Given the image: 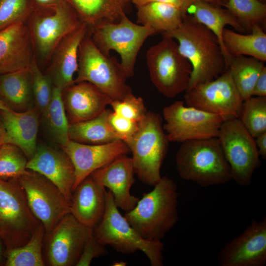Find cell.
<instances>
[{
    "instance_id": "816d5d0a",
    "label": "cell",
    "mask_w": 266,
    "mask_h": 266,
    "mask_svg": "<svg viewBox=\"0 0 266 266\" xmlns=\"http://www.w3.org/2000/svg\"><path fill=\"white\" fill-rule=\"evenodd\" d=\"M259 0L264 3H266V0Z\"/></svg>"
},
{
    "instance_id": "4dcf8cb0",
    "label": "cell",
    "mask_w": 266,
    "mask_h": 266,
    "mask_svg": "<svg viewBox=\"0 0 266 266\" xmlns=\"http://www.w3.org/2000/svg\"><path fill=\"white\" fill-rule=\"evenodd\" d=\"M40 115V121L49 139L61 147L66 145L70 140L69 123L62 100L61 89L53 86L50 102Z\"/></svg>"
},
{
    "instance_id": "484cf974",
    "label": "cell",
    "mask_w": 266,
    "mask_h": 266,
    "mask_svg": "<svg viewBox=\"0 0 266 266\" xmlns=\"http://www.w3.org/2000/svg\"><path fill=\"white\" fill-rule=\"evenodd\" d=\"M212 3L198 1L191 4L187 9L195 21L208 28L218 38L227 66L232 57L226 51L222 36L225 26L230 25L241 33L246 32L235 17L226 8Z\"/></svg>"
},
{
    "instance_id": "277c9868",
    "label": "cell",
    "mask_w": 266,
    "mask_h": 266,
    "mask_svg": "<svg viewBox=\"0 0 266 266\" xmlns=\"http://www.w3.org/2000/svg\"><path fill=\"white\" fill-rule=\"evenodd\" d=\"M130 153L135 174L144 184L154 186L161 179V168L169 141L160 114L147 111L135 133L124 141Z\"/></svg>"
},
{
    "instance_id": "f907efd6",
    "label": "cell",
    "mask_w": 266,
    "mask_h": 266,
    "mask_svg": "<svg viewBox=\"0 0 266 266\" xmlns=\"http://www.w3.org/2000/svg\"><path fill=\"white\" fill-rule=\"evenodd\" d=\"M113 266H126V263L123 261H120L116 262L113 264Z\"/></svg>"
},
{
    "instance_id": "7c38bea8",
    "label": "cell",
    "mask_w": 266,
    "mask_h": 266,
    "mask_svg": "<svg viewBox=\"0 0 266 266\" xmlns=\"http://www.w3.org/2000/svg\"><path fill=\"white\" fill-rule=\"evenodd\" d=\"M164 130L171 142L217 137L225 120L221 116L187 105L177 100L163 110Z\"/></svg>"
},
{
    "instance_id": "e575fe53",
    "label": "cell",
    "mask_w": 266,
    "mask_h": 266,
    "mask_svg": "<svg viewBox=\"0 0 266 266\" xmlns=\"http://www.w3.org/2000/svg\"><path fill=\"white\" fill-rule=\"evenodd\" d=\"M246 31L254 24H263L266 19V4L259 0H227L225 7Z\"/></svg>"
},
{
    "instance_id": "ba28073f",
    "label": "cell",
    "mask_w": 266,
    "mask_h": 266,
    "mask_svg": "<svg viewBox=\"0 0 266 266\" xmlns=\"http://www.w3.org/2000/svg\"><path fill=\"white\" fill-rule=\"evenodd\" d=\"M40 223L31 211L18 179H0V238L5 251L25 244Z\"/></svg>"
},
{
    "instance_id": "52a82bcc",
    "label": "cell",
    "mask_w": 266,
    "mask_h": 266,
    "mask_svg": "<svg viewBox=\"0 0 266 266\" xmlns=\"http://www.w3.org/2000/svg\"><path fill=\"white\" fill-rule=\"evenodd\" d=\"M127 78L121 63L115 57L102 53L92 41L88 31L79 49L75 83L89 82L112 100H118L133 93L126 83Z\"/></svg>"
},
{
    "instance_id": "c3c4849f",
    "label": "cell",
    "mask_w": 266,
    "mask_h": 266,
    "mask_svg": "<svg viewBox=\"0 0 266 266\" xmlns=\"http://www.w3.org/2000/svg\"><path fill=\"white\" fill-rule=\"evenodd\" d=\"M2 241L0 238V266L3 265L5 263V253H4L2 245Z\"/></svg>"
},
{
    "instance_id": "b9f144b4",
    "label": "cell",
    "mask_w": 266,
    "mask_h": 266,
    "mask_svg": "<svg viewBox=\"0 0 266 266\" xmlns=\"http://www.w3.org/2000/svg\"><path fill=\"white\" fill-rule=\"evenodd\" d=\"M252 96L266 97V67L263 69L255 83Z\"/></svg>"
},
{
    "instance_id": "4fadbf2b",
    "label": "cell",
    "mask_w": 266,
    "mask_h": 266,
    "mask_svg": "<svg viewBox=\"0 0 266 266\" xmlns=\"http://www.w3.org/2000/svg\"><path fill=\"white\" fill-rule=\"evenodd\" d=\"M18 180L31 211L49 234L70 213L69 202L54 183L37 172L27 169Z\"/></svg>"
},
{
    "instance_id": "ab89813d",
    "label": "cell",
    "mask_w": 266,
    "mask_h": 266,
    "mask_svg": "<svg viewBox=\"0 0 266 266\" xmlns=\"http://www.w3.org/2000/svg\"><path fill=\"white\" fill-rule=\"evenodd\" d=\"M109 124L120 139L124 141L136 131L138 123L121 116L111 110L108 116Z\"/></svg>"
},
{
    "instance_id": "603a6c76",
    "label": "cell",
    "mask_w": 266,
    "mask_h": 266,
    "mask_svg": "<svg viewBox=\"0 0 266 266\" xmlns=\"http://www.w3.org/2000/svg\"><path fill=\"white\" fill-rule=\"evenodd\" d=\"M40 114L35 106L21 112L0 110L5 130V142L18 147L28 160L36 149Z\"/></svg>"
},
{
    "instance_id": "d590c367",
    "label": "cell",
    "mask_w": 266,
    "mask_h": 266,
    "mask_svg": "<svg viewBox=\"0 0 266 266\" xmlns=\"http://www.w3.org/2000/svg\"><path fill=\"white\" fill-rule=\"evenodd\" d=\"M28 160L23 152L11 143L0 148V179H18L27 170Z\"/></svg>"
},
{
    "instance_id": "83f0119b",
    "label": "cell",
    "mask_w": 266,
    "mask_h": 266,
    "mask_svg": "<svg viewBox=\"0 0 266 266\" xmlns=\"http://www.w3.org/2000/svg\"><path fill=\"white\" fill-rule=\"evenodd\" d=\"M137 22L161 33L178 28L185 16L181 8L165 2H150L136 6Z\"/></svg>"
},
{
    "instance_id": "ac0fdd59",
    "label": "cell",
    "mask_w": 266,
    "mask_h": 266,
    "mask_svg": "<svg viewBox=\"0 0 266 266\" xmlns=\"http://www.w3.org/2000/svg\"><path fill=\"white\" fill-rule=\"evenodd\" d=\"M26 168L51 181L62 191L70 204L75 171L70 158L63 149L44 144L37 145L33 157L28 161Z\"/></svg>"
},
{
    "instance_id": "74e56055",
    "label": "cell",
    "mask_w": 266,
    "mask_h": 266,
    "mask_svg": "<svg viewBox=\"0 0 266 266\" xmlns=\"http://www.w3.org/2000/svg\"><path fill=\"white\" fill-rule=\"evenodd\" d=\"M34 10L31 0H0V31L17 22H25Z\"/></svg>"
},
{
    "instance_id": "836d02e7",
    "label": "cell",
    "mask_w": 266,
    "mask_h": 266,
    "mask_svg": "<svg viewBox=\"0 0 266 266\" xmlns=\"http://www.w3.org/2000/svg\"><path fill=\"white\" fill-rule=\"evenodd\" d=\"M237 118L254 138L266 132V97L252 96L244 100Z\"/></svg>"
},
{
    "instance_id": "d4e9b609",
    "label": "cell",
    "mask_w": 266,
    "mask_h": 266,
    "mask_svg": "<svg viewBox=\"0 0 266 266\" xmlns=\"http://www.w3.org/2000/svg\"><path fill=\"white\" fill-rule=\"evenodd\" d=\"M0 100L17 112L35 106L30 67L0 75Z\"/></svg>"
},
{
    "instance_id": "e0dca14e",
    "label": "cell",
    "mask_w": 266,
    "mask_h": 266,
    "mask_svg": "<svg viewBox=\"0 0 266 266\" xmlns=\"http://www.w3.org/2000/svg\"><path fill=\"white\" fill-rule=\"evenodd\" d=\"M70 158L74 168L73 190L86 177L96 170L107 165L117 158L130 153L122 140L102 144H86L70 140L61 147Z\"/></svg>"
},
{
    "instance_id": "ffe728a7",
    "label": "cell",
    "mask_w": 266,
    "mask_h": 266,
    "mask_svg": "<svg viewBox=\"0 0 266 266\" xmlns=\"http://www.w3.org/2000/svg\"><path fill=\"white\" fill-rule=\"evenodd\" d=\"M88 30L89 26L82 22L55 48L46 73L54 86L63 90L75 84L74 75L78 70L79 49Z\"/></svg>"
},
{
    "instance_id": "bcb514c9",
    "label": "cell",
    "mask_w": 266,
    "mask_h": 266,
    "mask_svg": "<svg viewBox=\"0 0 266 266\" xmlns=\"http://www.w3.org/2000/svg\"><path fill=\"white\" fill-rule=\"evenodd\" d=\"M135 6L150 2H165L171 3L179 7L181 9L182 0H130Z\"/></svg>"
},
{
    "instance_id": "1f68e13d",
    "label": "cell",
    "mask_w": 266,
    "mask_h": 266,
    "mask_svg": "<svg viewBox=\"0 0 266 266\" xmlns=\"http://www.w3.org/2000/svg\"><path fill=\"white\" fill-rule=\"evenodd\" d=\"M264 62L245 56H232L228 66L243 100L252 97L255 83L266 67Z\"/></svg>"
},
{
    "instance_id": "f546056e",
    "label": "cell",
    "mask_w": 266,
    "mask_h": 266,
    "mask_svg": "<svg viewBox=\"0 0 266 266\" xmlns=\"http://www.w3.org/2000/svg\"><path fill=\"white\" fill-rule=\"evenodd\" d=\"M110 111L107 108L94 118L69 124V139L80 143L92 145L105 144L120 139L108 121Z\"/></svg>"
},
{
    "instance_id": "2e32d148",
    "label": "cell",
    "mask_w": 266,
    "mask_h": 266,
    "mask_svg": "<svg viewBox=\"0 0 266 266\" xmlns=\"http://www.w3.org/2000/svg\"><path fill=\"white\" fill-rule=\"evenodd\" d=\"M220 266H265L266 265V216L252 219L238 236L219 251Z\"/></svg>"
},
{
    "instance_id": "d6a6232c",
    "label": "cell",
    "mask_w": 266,
    "mask_h": 266,
    "mask_svg": "<svg viewBox=\"0 0 266 266\" xmlns=\"http://www.w3.org/2000/svg\"><path fill=\"white\" fill-rule=\"evenodd\" d=\"M45 235L43 225L40 223L30 239L23 245L5 251V266H43L42 254L43 240Z\"/></svg>"
},
{
    "instance_id": "9c48e42d",
    "label": "cell",
    "mask_w": 266,
    "mask_h": 266,
    "mask_svg": "<svg viewBox=\"0 0 266 266\" xmlns=\"http://www.w3.org/2000/svg\"><path fill=\"white\" fill-rule=\"evenodd\" d=\"M146 61L152 83L165 97L173 98L188 88L192 66L174 39L164 37L151 47Z\"/></svg>"
},
{
    "instance_id": "60d3db41",
    "label": "cell",
    "mask_w": 266,
    "mask_h": 266,
    "mask_svg": "<svg viewBox=\"0 0 266 266\" xmlns=\"http://www.w3.org/2000/svg\"><path fill=\"white\" fill-rule=\"evenodd\" d=\"M107 253L105 246L97 240L93 233L86 240L76 266H89L93 259L105 256Z\"/></svg>"
},
{
    "instance_id": "8d00e7d4",
    "label": "cell",
    "mask_w": 266,
    "mask_h": 266,
    "mask_svg": "<svg viewBox=\"0 0 266 266\" xmlns=\"http://www.w3.org/2000/svg\"><path fill=\"white\" fill-rule=\"evenodd\" d=\"M30 68L34 104L41 114L50 102L53 85L47 75L41 72L35 55L33 58Z\"/></svg>"
},
{
    "instance_id": "6da1fadb",
    "label": "cell",
    "mask_w": 266,
    "mask_h": 266,
    "mask_svg": "<svg viewBox=\"0 0 266 266\" xmlns=\"http://www.w3.org/2000/svg\"><path fill=\"white\" fill-rule=\"evenodd\" d=\"M162 34L177 41L180 53L191 64L188 88L212 80L228 69L218 38L190 15L186 14L178 28Z\"/></svg>"
},
{
    "instance_id": "5bb4252c",
    "label": "cell",
    "mask_w": 266,
    "mask_h": 266,
    "mask_svg": "<svg viewBox=\"0 0 266 266\" xmlns=\"http://www.w3.org/2000/svg\"><path fill=\"white\" fill-rule=\"evenodd\" d=\"M184 92L187 105L220 115L225 120L238 118L243 101L228 68L217 78Z\"/></svg>"
},
{
    "instance_id": "9a60e30c",
    "label": "cell",
    "mask_w": 266,
    "mask_h": 266,
    "mask_svg": "<svg viewBox=\"0 0 266 266\" xmlns=\"http://www.w3.org/2000/svg\"><path fill=\"white\" fill-rule=\"evenodd\" d=\"M93 229L79 222L70 213L48 234L47 258L51 266H76L84 244Z\"/></svg>"
},
{
    "instance_id": "7bdbcfd3",
    "label": "cell",
    "mask_w": 266,
    "mask_h": 266,
    "mask_svg": "<svg viewBox=\"0 0 266 266\" xmlns=\"http://www.w3.org/2000/svg\"><path fill=\"white\" fill-rule=\"evenodd\" d=\"M198 1L206 2L225 7L227 0H182L181 10L184 15L186 14L187 9L191 4Z\"/></svg>"
},
{
    "instance_id": "7402d4cb",
    "label": "cell",
    "mask_w": 266,
    "mask_h": 266,
    "mask_svg": "<svg viewBox=\"0 0 266 266\" xmlns=\"http://www.w3.org/2000/svg\"><path fill=\"white\" fill-rule=\"evenodd\" d=\"M34 55L25 22L0 31V75L29 67Z\"/></svg>"
},
{
    "instance_id": "7dc6e473",
    "label": "cell",
    "mask_w": 266,
    "mask_h": 266,
    "mask_svg": "<svg viewBox=\"0 0 266 266\" xmlns=\"http://www.w3.org/2000/svg\"><path fill=\"white\" fill-rule=\"evenodd\" d=\"M5 130L0 116V148L5 143Z\"/></svg>"
},
{
    "instance_id": "ee69618b",
    "label": "cell",
    "mask_w": 266,
    "mask_h": 266,
    "mask_svg": "<svg viewBox=\"0 0 266 266\" xmlns=\"http://www.w3.org/2000/svg\"><path fill=\"white\" fill-rule=\"evenodd\" d=\"M65 1L67 0H31L34 10L52 7Z\"/></svg>"
},
{
    "instance_id": "30bf717a",
    "label": "cell",
    "mask_w": 266,
    "mask_h": 266,
    "mask_svg": "<svg viewBox=\"0 0 266 266\" xmlns=\"http://www.w3.org/2000/svg\"><path fill=\"white\" fill-rule=\"evenodd\" d=\"M27 21L33 51L46 61H50L62 40L83 22L67 1L35 9Z\"/></svg>"
},
{
    "instance_id": "8992f818",
    "label": "cell",
    "mask_w": 266,
    "mask_h": 266,
    "mask_svg": "<svg viewBox=\"0 0 266 266\" xmlns=\"http://www.w3.org/2000/svg\"><path fill=\"white\" fill-rule=\"evenodd\" d=\"M88 33L104 55L110 56L111 50L119 54L127 78L133 75L136 58L143 43L156 33L151 28L132 22L125 13L118 22L104 21L89 27Z\"/></svg>"
},
{
    "instance_id": "8fae6325",
    "label": "cell",
    "mask_w": 266,
    "mask_h": 266,
    "mask_svg": "<svg viewBox=\"0 0 266 266\" xmlns=\"http://www.w3.org/2000/svg\"><path fill=\"white\" fill-rule=\"evenodd\" d=\"M217 137L230 166L232 180L239 186H249L255 170L260 165L255 138L236 118L224 121Z\"/></svg>"
},
{
    "instance_id": "4316f807",
    "label": "cell",
    "mask_w": 266,
    "mask_h": 266,
    "mask_svg": "<svg viewBox=\"0 0 266 266\" xmlns=\"http://www.w3.org/2000/svg\"><path fill=\"white\" fill-rule=\"evenodd\" d=\"M250 33L243 34L225 28L222 40L231 56H245L266 61V34L259 24H254Z\"/></svg>"
},
{
    "instance_id": "f35d334b",
    "label": "cell",
    "mask_w": 266,
    "mask_h": 266,
    "mask_svg": "<svg viewBox=\"0 0 266 266\" xmlns=\"http://www.w3.org/2000/svg\"><path fill=\"white\" fill-rule=\"evenodd\" d=\"M110 105L114 112L137 122L140 121L148 111L143 100L133 93L121 100H112Z\"/></svg>"
},
{
    "instance_id": "cb8c5ba5",
    "label": "cell",
    "mask_w": 266,
    "mask_h": 266,
    "mask_svg": "<svg viewBox=\"0 0 266 266\" xmlns=\"http://www.w3.org/2000/svg\"><path fill=\"white\" fill-rule=\"evenodd\" d=\"M105 188L90 175L73 191L70 213L88 228H95L104 215L107 192Z\"/></svg>"
},
{
    "instance_id": "7a4b0ae2",
    "label": "cell",
    "mask_w": 266,
    "mask_h": 266,
    "mask_svg": "<svg viewBox=\"0 0 266 266\" xmlns=\"http://www.w3.org/2000/svg\"><path fill=\"white\" fill-rule=\"evenodd\" d=\"M153 186L124 217L143 238L161 240L178 221L179 194L176 183L166 176Z\"/></svg>"
},
{
    "instance_id": "5b68a950",
    "label": "cell",
    "mask_w": 266,
    "mask_h": 266,
    "mask_svg": "<svg viewBox=\"0 0 266 266\" xmlns=\"http://www.w3.org/2000/svg\"><path fill=\"white\" fill-rule=\"evenodd\" d=\"M97 240L123 254L143 252L151 266H163L164 244L161 240L142 237L120 212L110 191L106 192V207L100 221L93 229Z\"/></svg>"
},
{
    "instance_id": "681fc988",
    "label": "cell",
    "mask_w": 266,
    "mask_h": 266,
    "mask_svg": "<svg viewBox=\"0 0 266 266\" xmlns=\"http://www.w3.org/2000/svg\"><path fill=\"white\" fill-rule=\"evenodd\" d=\"M0 110H11L0 100Z\"/></svg>"
},
{
    "instance_id": "f1b7e54d",
    "label": "cell",
    "mask_w": 266,
    "mask_h": 266,
    "mask_svg": "<svg viewBox=\"0 0 266 266\" xmlns=\"http://www.w3.org/2000/svg\"><path fill=\"white\" fill-rule=\"evenodd\" d=\"M80 20L91 27L101 22H116L130 0H67Z\"/></svg>"
},
{
    "instance_id": "f6af8a7d",
    "label": "cell",
    "mask_w": 266,
    "mask_h": 266,
    "mask_svg": "<svg viewBox=\"0 0 266 266\" xmlns=\"http://www.w3.org/2000/svg\"><path fill=\"white\" fill-rule=\"evenodd\" d=\"M255 143L260 156L263 159L266 158V132L255 138Z\"/></svg>"
},
{
    "instance_id": "3957f363",
    "label": "cell",
    "mask_w": 266,
    "mask_h": 266,
    "mask_svg": "<svg viewBox=\"0 0 266 266\" xmlns=\"http://www.w3.org/2000/svg\"><path fill=\"white\" fill-rule=\"evenodd\" d=\"M175 163L182 179L200 186L221 185L232 180L230 166L218 137L182 143Z\"/></svg>"
},
{
    "instance_id": "d6986e66",
    "label": "cell",
    "mask_w": 266,
    "mask_h": 266,
    "mask_svg": "<svg viewBox=\"0 0 266 266\" xmlns=\"http://www.w3.org/2000/svg\"><path fill=\"white\" fill-rule=\"evenodd\" d=\"M134 174L131 157L125 155L96 170L90 176L109 189L116 206L126 213L133 209L139 200L131 193L135 182Z\"/></svg>"
},
{
    "instance_id": "44dd1931",
    "label": "cell",
    "mask_w": 266,
    "mask_h": 266,
    "mask_svg": "<svg viewBox=\"0 0 266 266\" xmlns=\"http://www.w3.org/2000/svg\"><path fill=\"white\" fill-rule=\"evenodd\" d=\"M69 124L94 118L102 113L112 100L93 84L80 82L62 90Z\"/></svg>"
}]
</instances>
